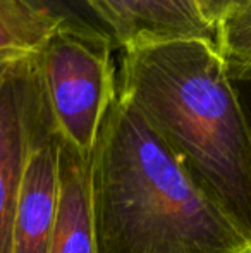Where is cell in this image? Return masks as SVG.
Instances as JSON below:
<instances>
[{
  "instance_id": "obj_10",
  "label": "cell",
  "mask_w": 251,
  "mask_h": 253,
  "mask_svg": "<svg viewBox=\"0 0 251 253\" xmlns=\"http://www.w3.org/2000/svg\"><path fill=\"white\" fill-rule=\"evenodd\" d=\"M35 2L43 9H47L48 12H52L54 16H57L59 19L69 24V26L105 31L81 0H35Z\"/></svg>"
},
{
  "instance_id": "obj_9",
  "label": "cell",
  "mask_w": 251,
  "mask_h": 253,
  "mask_svg": "<svg viewBox=\"0 0 251 253\" xmlns=\"http://www.w3.org/2000/svg\"><path fill=\"white\" fill-rule=\"evenodd\" d=\"M215 47L231 80L251 84V2L215 26Z\"/></svg>"
},
{
  "instance_id": "obj_3",
  "label": "cell",
  "mask_w": 251,
  "mask_h": 253,
  "mask_svg": "<svg viewBox=\"0 0 251 253\" xmlns=\"http://www.w3.org/2000/svg\"><path fill=\"white\" fill-rule=\"evenodd\" d=\"M115 43L105 31L62 26L36 55L41 86L59 138L90 157L117 98Z\"/></svg>"
},
{
  "instance_id": "obj_1",
  "label": "cell",
  "mask_w": 251,
  "mask_h": 253,
  "mask_svg": "<svg viewBox=\"0 0 251 253\" xmlns=\"http://www.w3.org/2000/svg\"><path fill=\"white\" fill-rule=\"evenodd\" d=\"M117 95L251 240V126L208 38L121 48Z\"/></svg>"
},
{
  "instance_id": "obj_5",
  "label": "cell",
  "mask_w": 251,
  "mask_h": 253,
  "mask_svg": "<svg viewBox=\"0 0 251 253\" xmlns=\"http://www.w3.org/2000/svg\"><path fill=\"white\" fill-rule=\"evenodd\" d=\"M110 35L115 47L179 38L215 40L193 0H81Z\"/></svg>"
},
{
  "instance_id": "obj_2",
  "label": "cell",
  "mask_w": 251,
  "mask_h": 253,
  "mask_svg": "<svg viewBox=\"0 0 251 253\" xmlns=\"http://www.w3.org/2000/svg\"><path fill=\"white\" fill-rule=\"evenodd\" d=\"M98 253H251V240L117 95L90 155Z\"/></svg>"
},
{
  "instance_id": "obj_8",
  "label": "cell",
  "mask_w": 251,
  "mask_h": 253,
  "mask_svg": "<svg viewBox=\"0 0 251 253\" xmlns=\"http://www.w3.org/2000/svg\"><path fill=\"white\" fill-rule=\"evenodd\" d=\"M64 21L35 0H0V64L40 53Z\"/></svg>"
},
{
  "instance_id": "obj_12",
  "label": "cell",
  "mask_w": 251,
  "mask_h": 253,
  "mask_svg": "<svg viewBox=\"0 0 251 253\" xmlns=\"http://www.w3.org/2000/svg\"><path fill=\"white\" fill-rule=\"evenodd\" d=\"M243 103H245V109H246V114H248L250 126H251V102H245V100H243Z\"/></svg>"
},
{
  "instance_id": "obj_11",
  "label": "cell",
  "mask_w": 251,
  "mask_h": 253,
  "mask_svg": "<svg viewBox=\"0 0 251 253\" xmlns=\"http://www.w3.org/2000/svg\"><path fill=\"white\" fill-rule=\"evenodd\" d=\"M208 24L215 30L218 23L251 0H193Z\"/></svg>"
},
{
  "instance_id": "obj_7",
  "label": "cell",
  "mask_w": 251,
  "mask_h": 253,
  "mask_svg": "<svg viewBox=\"0 0 251 253\" xmlns=\"http://www.w3.org/2000/svg\"><path fill=\"white\" fill-rule=\"evenodd\" d=\"M48 253H98L91 209L90 157L61 140L59 207Z\"/></svg>"
},
{
  "instance_id": "obj_4",
  "label": "cell",
  "mask_w": 251,
  "mask_h": 253,
  "mask_svg": "<svg viewBox=\"0 0 251 253\" xmlns=\"http://www.w3.org/2000/svg\"><path fill=\"white\" fill-rule=\"evenodd\" d=\"M55 131L36 55L0 64V253H10L12 224L28 160Z\"/></svg>"
},
{
  "instance_id": "obj_6",
  "label": "cell",
  "mask_w": 251,
  "mask_h": 253,
  "mask_svg": "<svg viewBox=\"0 0 251 253\" xmlns=\"http://www.w3.org/2000/svg\"><path fill=\"white\" fill-rule=\"evenodd\" d=\"M57 131L36 143L24 172L12 224L10 253H48L59 207Z\"/></svg>"
}]
</instances>
